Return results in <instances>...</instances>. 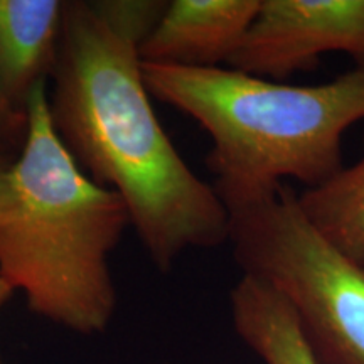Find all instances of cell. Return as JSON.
Listing matches in <instances>:
<instances>
[{"label":"cell","mask_w":364,"mask_h":364,"mask_svg":"<svg viewBox=\"0 0 364 364\" xmlns=\"http://www.w3.org/2000/svg\"><path fill=\"white\" fill-rule=\"evenodd\" d=\"M166 6L159 0L65 2L48 95L63 147L91 181L120 196L161 272L188 250L215 248L230 238L226 208L177 152L145 86L140 46Z\"/></svg>","instance_id":"1"},{"label":"cell","mask_w":364,"mask_h":364,"mask_svg":"<svg viewBox=\"0 0 364 364\" xmlns=\"http://www.w3.org/2000/svg\"><path fill=\"white\" fill-rule=\"evenodd\" d=\"M150 97L211 136L206 164L226 211L287 181L316 188L344 167L343 136L364 120V66L329 83L294 86L231 68L142 63Z\"/></svg>","instance_id":"2"},{"label":"cell","mask_w":364,"mask_h":364,"mask_svg":"<svg viewBox=\"0 0 364 364\" xmlns=\"http://www.w3.org/2000/svg\"><path fill=\"white\" fill-rule=\"evenodd\" d=\"M16 211L0 225V277L38 316L80 334L110 324L117 306L110 253L130 216L63 147L41 83L27 102V136L12 164Z\"/></svg>","instance_id":"3"},{"label":"cell","mask_w":364,"mask_h":364,"mask_svg":"<svg viewBox=\"0 0 364 364\" xmlns=\"http://www.w3.org/2000/svg\"><path fill=\"white\" fill-rule=\"evenodd\" d=\"M235 260L292 309L321 364H364V262L311 225L297 193H275L228 209Z\"/></svg>","instance_id":"4"},{"label":"cell","mask_w":364,"mask_h":364,"mask_svg":"<svg viewBox=\"0 0 364 364\" xmlns=\"http://www.w3.org/2000/svg\"><path fill=\"white\" fill-rule=\"evenodd\" d=\"M327 53L364 66V0H262L228 66L277 81L312 70Z\"/></svg>","instance_id":"5"},{"label":"cell","mask_w":364,"mask_h":364,"mask_svg":"<svg viewBox=\"0 0 364 364\" xmlns=\"http://www.w3.org/2000/svg\"><path fill=\"white\" fill-rule=\"evenodd\" d=\"M262 0H172L140 46L142 63L176 68L230 65Z\"/></svg>","instance_id":"6"},{"label":"cell","mask_w":364,"mask_h":364,"mask_svg":"<svg viewBox=\"0 0 364 364\" xmlns=\"http://www.w3.org/2000/svg\"><path fill=\"white\" fill-rule=\"evenodd\" d=\"M65 2L0 0V88L27 112L33 91L56 66Z\"/></svg>","instance_id":"7"},{"label":"cell","mask_w":364,"mask_h":364,"mask_svg":"<svg viewBox=\"0 0 364 364\" xmlns=\"http://www.w3.org/2000/svg\"><path fill=\"white\" fill-rule=\"evenodd\" d=\"M236 334L265 364H321L292 309L265 282L243 275L231 290Z\"/></svg>","instance_id":"8"},{"label":"cell","mask_w":364,"mask_h":364,"mask_svg":"<svg viewBox=\"0 0 364 364\" xmlns=\"http://www.w3.org/2000/svg\"><path fill=\"white\" fill-rule=\"evenodd\" d=\"M311 225L336 248L364 262V152L316 188L297 194Z\"/></svg>","instance_id":"9"},{"label":"cell","mask_w":364,"mask_h":364,"mask_svg":"<svg viewBox=\"0 0 364 364\" xmlns=\"http://www.w3.org/2000/svg\"><path fill=\"white\" fill-rule=\"evenodd\" d=\"M27 136V112L17 110L0 88V161L14 164Z\"/></svg>","instance_id":"10"},{"label":"cell","mask_w":364,"mask_h":364,"mask_svg":"<svg viewBox=\"0 0 364 364\" xmlns=\"http://www.w3.org/2000/svg\"><path fill=\"white\" fill-rule=\"evenodd\" d=\"M16 186L12 179V164L0 161V225L16 211Z\"/></svg>","instance_id":"11"},{"label":"cell","mask_w":364,"mask_h":364,"mask_svg":"<svg viewBox=\"0 0 364 364\" xmlns=\"http://www.w3.org/2000/svg\"><path fill=\"white\" fill-rule=\"evenodd\" d=\"M12 294H14L12 287L9 285L7 282L2 279V277H0V307H2L4 304H6L7 300L11 299ZM0 364H2V358H0Z\"/></svg>","instance_id":"12"}]
</instances>
